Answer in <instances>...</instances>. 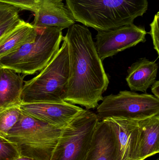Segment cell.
I'll use <instances>...</instances> for the list:
<instances>
[{
	"label": "cell",
	"instance_id": "1",
	"mask_svg": "<svg viewBox=\"0 0 159 160\" xmlns=\"http://www.w3.org/2000/svg\"><path fill=\"white\" fill-rule=\"evenodd\" d=\"M63 38L68 45L69 76L65 101L90 110L102 101L109 79L87 27L79 24L68 28Z\"/></svg>",
	"mask_w": 159,
	"mask_h": 160
},
{
	"label": "cell",
	"instance_id": "2",
	"mask_svg": "<svg viewBox=\"0 0 159 160\" xmlns=\"http://www.w3.org/2000/svg\"><path fill=\"white\" fill-rule=\"evenodd\" d=\"M75 21L98 31L133 23L145 13L147 0H66Z\"/></svg>",
	"mask_w": 159,
	"mask_h": 160
},
{
	"label": "cell",
	"instance_id": "3",
	"mask_svg": "<svg viewBox=\"0 0 159 160\" xmlns=\"http://www.w3.org/2000/svg\"><path fill=\"white\" fill-rule=\"evenodd\" d=\"M63 43L47 65L35 78L24 82L23 103L65 101L69 76L68 45Z\"/></svg>",
	"mask_w": 159,
	"mask_h": 160
},
{
	"label": "cell",
	"instance_id": "4",
	"mask_svg": "<svg viewBox=\"0 0 159 160\" xmlns=\"http://www.w3.org/2000/svg\"><path fill=\"white\" fill-rule=\"evenodd\" d=\"M62 129L21 112L5 138L16 145L20 157L50 160Z\"/></svg>",
	"mask_w": 159,
	"mask_h": 160
},
{
	"label": "cell",
	"instance_id": "5",
	"mask_svg": "<svg viewBox=\"0 0 159 160\" xmlns=\"http://www.w3.org/2000/svg\"><path fill=\"white\" fill-rule=\"evenodd\" d=\"M37 30L34 41L0 59L1 67L25 76L34 75L47 65L60 48L63 38L62 30L56 27Z\"/></svg>",
	"mask_w": 159,
	"mask_h": 160
},
{
	"label": "cell",
	"instance_id": "6",
	"mask_svg": "<svg viewBox=\"0 0 159 160\" xmlns=\"http://www.w3.org/2000/svg\"><path fill=\"white\" fill-rule=\"evenodd\" d=\"M99 121L97 114L84 109L63 128L50 160H85Z\"/></svg>",
	"mask_w": 159,
	"mask_h": 160
},
{
	"label": "cell",
	"instance_id": "7",
	"mask_svg": "<svg viewBox=\"0 0 159 160\" xmlns=\"http://www.w3.org/2000/svg\"><path fill=\"white\" fill-rule=\"evenodd\" d=\"M97 107L100 120L114 117L139 121L159 114V99L151 94L124 90L104 97Z\"/></svg>",
	"mask_w": 159,
	"mask_h": 160
},
{
	"label": "cell",
	"instance_id": "8",
	"mask_svg": "<svg viewBox=\"0 0 159 160\" xmlns=\"http://www.w3.org/2000/svg\"><path fill=\"white\" fill-rule=\"evenodd\" d=\"M146 31L133 23L104 31H98L95 48L102 61L146 41Z\"/></svg>",
	"mask_w": 159,
	"mask_h": 160
},
{
	"label": "cell",
	"instance_id": "9",
	"mask_svg": "<svg viewBox=\"0 0 159 160\" xmlns=\"http://www.w3.org/2000/svg\"><path fill=\"white\" fill-rule=\"evenodd\" d=\"M104 119L108 122L114 132L115 160H141L138 121L114 117Z\"/></svg>",
	"mask_w": 159,
	"mask_h": 160
},
{
	"label": "cell",
	"instance_id": "10",
	"mask_svg": "<svg viewBox=\"0 0 159 160\" xmlns=\"http://www.w3.org/2000/svg\"><path fill=\"white\" fill-rule=\"evenodd\" d=\"M20 108L26 114L62 128L84 110L66 101L23 103L20 105Z\"/></svg>",
	"mask_w": 159,
	"mask_h": 160
},
{
	"label": "cell",
	"instance_id": "11",
	"mask_svg": "<svg viewBox=\"0 0 159 160\" xmlns=\"http://www.w3.org/2000/svg\"><path fill=\"white\" fill-rule=\"evenodd\" d=\"M31 23L36 29L56 27L63 30L74 24L75 20L63 0H43L34 13Z\"/></svg>",
	"mask_w": 159,
	"mask_h": 160
},
{
	"label": "cell",
	"instance_id": "12",
	"mask_svg": "<svg viewBox=\"0 0 159 160\" xmlns=\"http://www.w3.org/2000/svg\"><path fill=\"white\" fill-rule=\"evenodd\" d=\"M115 143L114 132L104 119L97 124L85 160H115Z\"/></svg>",
	"mask_w": 159,
	"mask_h": 160
},
{
	"label": "cell",
	"instance_id": "13",
	"mask_svg": "<svg viewBox=\"0 0 159 160\" xmlns=\"http://www.w3.org/2000/svg\"><path fill=\"white\" fill-rule=\"evenodd\" d=\"M24 78L10 68H0V110L22 103Z\"/></svg>",
	"mask_w": 159,
	"mask_h": 160
},
{
	"label": "cell",
	"instance_id": "14",
	"mask_svg": "<svg viewBox=\"0 0 159 160\" xmlns=\"http://www.w3.org/2000/svg\"><path fill=\"white\" fill-rule=\"evenodd\" d=\"M158 65L156 61L142 58L129 68L126 81L132 91L146 93L147 89L157 81Z\"/></svg>",
	"mask_w": 159,
	"mask_h": 160
},
{
	"label": "cell",
	"instance_id": "15",
	"mask_svg": "<svg viewBox=\"0 0 159 160\" xmlns=\"http://www.w3.org/2000/svg\"><path fill=\"white\" fill-rule=\"evenodd\" d=\"M140 158L145 160L159 152V114L138 121Z\"/></svg>",
	"mask_w": 159,
	"mask_h": 160
},
{
	"label": "cell",
	"instance_id": "16",
	"mask_svg": "<svg viewBox=\"0 0 159 160\" xmlns=\"http://www.w3.org/2000/svg\"><path fill=\"white\" fill-rule=\"evenodd\" d=\"M37 34V29L31 23L21 19L0 44V59L16 52L25 44L34 41Z\"/></svg>",
	"mask_w": 159,
	"mask_h": 160
},
{
	"label": "cell",
	"instance_id": "17",
	"mask_svg": "<svg viewBox=\"0 0 159 160\" xmlns=\"http://www.w3.org/2000/svg\"><path fill=\"white\" fill-rule=\"evenodd\" d=\"M20 11L16 8L0 3V44L20 22Z\"/></svg>",
	"mask_w": 159,
	"mask_h": 160
},
{
	"label": "cell",
	"instance_id": "18",
	"mask_svg": "<svg viewBox=\"0 0 159 160\" xmlns=\"http://www.w3.org/2000/svg\"><path fill=\"white\" fill-rule=\"evenodd\" d=\"M21 113L20 105L0 110V136L4 138L6 137L19 119Z\"/></svg>",
	"mask_w": 159,
	"mask_h": 160
},
{
	"label": "cell",
	"instance_id": "19",
	"mask_svg": "<svg viewBox=\"0 0 159 160\" xmlns=\"http://www.w3.org/2000/svg\"><path fill=\"white\" fill-rule=\"evenodd\" d=\"M19 157L16 145L0 136V160H15Z\"/></svg>",
	"mask_w": 159,
	"mask_h": 160
},
{
	"label": "cell",
	"instance_id": "20",
	"mask_svg": "<svg viewBox=\"0 0 159 160\" xmlns=\"http://www.w3.org/2000/svg\"><path fill=\"white\" fill-rule=\"evenodd\" d=\"M43 0H0V3L9 5L20 10H28L35 12L37 11Z\"/></svg>",
	"mask_w": 159,
	"mask_h": 160
},
{
	"label": "cell",
	"instance_id": "21",
	"mask_svg": "<svg viewBox=\"0 0 159 160\" xmlns=\"http://www.w3.org/2000/svg\"><path fill=\"white\" fill-rule=\"evenodd\" d=\"M159 13L158 12L154 17V20L150 24L151 30L148 33L150 34L153 40L154 49L159 54Z\"/></svg>",
	"mask_w": 159,
	"mask_h": 160
},
{
	"label": "cell",
	"instance_id": "22",
	"mask_svg": "<svg viewBox=\"0 0 159 160\" xmlns=\"http://www.w3.org/2000/svg\"><path fill=\"white\" fill-rule=\"evenodd\" d=\"M151 91L157 98L159 99V82L156 81L154 84L151 86Z\"/></svg>",
	"mask_w": 159,
	"mask_h": 160
},
{
	"label": "cell",
	"instance_id": "23",
	"mask_svg": "<svg viewBox=\"0 0 159 160\" xmlns=\"http://www.w3.org/2000/svg\"><path fill=\"white\" fill-rule=\"evenodd\" d=\"M15 160H35L30 158H26V157H19L17 159Z\"/></svg>",
	"mask_w": 159,
	"mask_h": 160
},
{
	"label": "cell",
	"instance_id": "24",
	"mask_svg": "<svg viewBox=\"0 0 159 160\" xmlns=\"http://www.w3.org/2000/svg\"><path fill=\"white\" fill-rule=\"evenodd\" d=\"M0 68H1V67H0Z\"/></svg>",
	"mask_w": 159,
	"mask_h": 160
},
{
	"label": "cell",
	"instance_id": "25",
	"mask_svg": "<svg viewBox=\"0 0 159 160\" xmlns=\"http://www.w3.org/2000/svg\"></svg>",
	"mask_w": 159,
	"mask_h": 160
}]
</instances>
